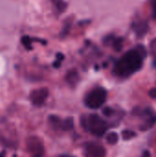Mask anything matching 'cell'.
<instances>
[{
	"mask_svg": "<svg viewBox=\"0 0 156 157\" xmlns=\"http://www.w3.org/2000/svg\"><path fill=\"white\" fill-rule=\"evenodd\" d=\"M146 55V50L142 45L131 49L116 63L114 74L120 77H129L143 67Z\"/></svg>",
	"mask_w": 156,
	"mask_h": 157,
	"instance_id": "1",
	"label": "cell"
},
{
	"mask_svg": "<svg viewBox=\"0 0 156 157\" xmlns=\"http://www.w3.org/2000/svg\"><path fill=\"white\" fill-rule=\"evenodd\" d=\"M81 120H83L81 124H83L85 128H87L90 132L98 137L103 136L108 130L107 122L97 114H91L86 119L83 118Z\"/></svg>",
	"mask_w": 156,
	"mask_h": 157,
	"instance_id": "2",
	"label": "cell"
},
{
	"mask_svg": "<svg viewBox=\"0 0 156 157\" xmlns=\"http://www.w3.org/2000/svg\"><path fill=\"white\" fill-rule=\"evenodd\" d=\"M107 99V91L103 87H97L91 90L85 98L86 105L93 109H99Z\"/></svg>",
	"mask_w": 156,
	"mask_h": 157,
	"instance_id": "3",
	"label": "cell"
},
{
	"mask_svg": "<svg viewBox=\"0 0 156 157\" xmlns=\"http://www.w3.org/2000/svg\"><path fill=\"white\" fill-rule=\"evenodd\" d=\"M85 157H106V149L98 144H87L85 148Z\"/></svg>",
	"mask_w": 156,
	"mask_h": 157,
	"instance_id": "4",
	"label": "cell"
},
{
	"mask_svg": "<svg viewBox=\"0 0 156 157\" xmlns=\"http://www.w3.org/2000/svg\"><path fill=\"white\" fill-rule=\"evenodd\" d=\"M48 95L49 92L47 88L43 87V88L36 89L30 94V100L35 106H40L45 102V100L48 98Z\"/></svg>",
	"mask_w": 156,
	"mask_h": 157,
	"instance_id": "5",
	"label": "cell"
},
{
	"mask_svg": "<svg viewBox=\"0 0 156 157\" xmlns=\"http://www.w3.org/2000/svg\"><path fill=\"white\" fill-rule=\"evenodd\" d=\"M133 29L135 30V32L139 35V36H142L143 34L146 33L147 31V24L146 22H143V21H139V22H135L133 24Z\"/></svg>",
	"mask_w": 156,
	"mask_h": 157,
	"instance_id": "6",
	"label": "cell"
},
{
	"mask_svg": "<svg viewBox=\"0 0 156 157\" xmlns=\"http://www.w3.org/2000/svg\"><path fill=\"white\" fill-rule=\"evenodd\" d=\"M106 140H107V142H108L109 144L114 145V144H116L118 143V141H119V135H118V133H116V132H109V133L107 135Z\"/></svg>",
	"mask_w": 156,
	"mask_h": 157,
	"instance_id": "7",
	"label": "cell"
},
{
	"mask_svg": "<svg viewBox=\"0 0 156 157\" xmlns=\"http://www.w3.org/2000/svg\"><path fill=\"white\" fill-rule=\"evenodd\" d=\"M121 135H122L123 140L129 141V140H131V139H133V138L136 137V132H133V131H131V130H124L121 132Z\"/></svg>",
	"mask_w": 156,
	"mask_h": 157,
	"instance_id": "8",
	"label": "cell"
},
{
	"mask_svg": "<svg viewBox=\"0 0 156 157\" xmlns=\"http://www.w3.org/2000/svg\"><path fill=\"white\" fill-rule=\"evenodd\" d=\"M61 126L63 128V130H71L74 127V121L72 118H68L67 120H65L63 123H61Z\"/></svg>",
	"mask_w": 156,
	"mask_h": 157,
	"instance_id": "9",
	"label": "cell"
},
{
	"mask_svg": "<svg viewBox=\"0 0 156 157\" xmlns=\"http://www.w3.org/2000/svg\"><path fill=\"white\" fill-rule=\"evenodd\" d=\"M151 6H152V15L153 17L156 19V0H150Z\"/></svg>",
	"mask_w": 156,
	"mask_h": 157,
	"instance_id": "10",
	"label": "cell"
},
{
	"mask_svg": "<svg viewBox=\"0 0 156 157\" xmlns=\"http://www.w3.org/2000/svg\"><path fill=\"white\" fill-rule=\"evenodd\" d=\"M113 113H114V110H113L111 108H109V107H107V108H105V109H103V114H104L105 116L109 117V116H111Z\"/></svg>",
	"mask_w": 156,
	"mask_h": 157,
	"instance_id": "11",
	"label": "cell"
},
{
	"mask_svg": "<svg viewBox=\"0 0 156 157\" xmlns=\"http://www.w3.org/2000/svg\"><path fill=\"white\" fill-rule=\"evenodd\" d=\"M22 42H23L24 46H26L28 49H30V48H31V46L29 45V44H30V39H29V38L24 37V38L22 39Z\"/></svg>",
	"mask_w": 156,
	"mask_h": 157,
	"instance_id": "12",
	"label": "cell"
},
{
	"mask_svg": "<svg viewBox=\"0 0 156 157\" xmlns=\"http://www.w3.org/2000/svg\"><path fill=\"white\" fill-rule=\"evenodd\" d=\"M149 96L153 98H156V87L153 88L152 90H150L149 92Z\"/></svg>",
	"mask_w": 156,
	"mask_h": 157,
	"instance_id": "13",
	"label": "cell"
},
{
	"mask_svg": "<svg viewBox=\"0 0 156 157\" xmlns=\"http://www.w3.org/2000/svg\"><path fill=\"white\" fill-rule=\"evenodd\" d=\"M143 157H151V154L149 151H144L143 154Z\"/></svg>",
	"mask_w": 156,
	"mask_h": 157,
	"instance_id": "14",
	"label": "cell"
},
{
	"mask_svg": "<svg viewBox=\"0 0 156 157\" xmlns=\"http://www.w3.org/2000/svg\"><path fill=\"white\" fill-rule=\"evenodd\" d=\"M154 68L156 69V53L154 54Z\"/></svg>",
	"mask_w": 156,
	"mask_h": 157,
	"instance_id": "15",
	"label": "cell"
}]
</instances>
